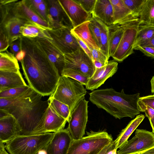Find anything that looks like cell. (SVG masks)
I'll return each mask as SVG.
<instances>
[{
	"instance_id": "6da1fadb",
	"label": "cell",
	"mask_w": 154,
	"mask_h": 154,
	"mask_svg": "<svg viewBox=\"0 0 154 154\" xmlns=\"http://www.w3.org/2000/svg\"><path fill=\"white\" fill-rule=\"evenodd\" d=\"M21 49L26 52L20 61L28 85L43 97L51 96L61 76L36 38L21 37Z\"/></svg>"
},
{
	"instance_id": "7a4b0ae2",
	"label": "cell",
	"mask_w": 154,
	"mask_h": 154,
	"mask_svg": "<svg viewBox=\"0 0 154 154\" xmlns=\"http://www.w3.org/2000/svg\"><path fill=\"white\" fill-rule=\"evenodd\" d=\"M30 88L21 96L11 99L0 98V109L16 119L17 136H27L45 133L42 118L48 106V100Z\"/></svg>"
},
{
	"instance_id": "3957f363",
	"label": "cell",
	"mask_w": 154,
	"mask_h": 154,
	"mask_svg": "<svg viewBox=\"0 0 154 154\" xmlns=\"http://www.w3.org/2000/svg\"><path fill=\"white\" fill-rule=\"evenodd\" d=\"M89 94V100L93 104L116 119L133 118L140 113L138 105L139 93L127 94L107 88L93 91Z\"/></svg>"
},
{
	"instance_id": "277c9868",
	"label": "cell",
	"mask_w": 154,
	"mask_h": 154,
	"mask_svg": "<svg viewBox=\"0 0 154 154\" xmlns=\"http://www.w3.org/2000/svg\"><path fill=\"white\" fill-rule=\"evenodd\" d=\"M14 2L4 0L0 3V34L8 38L10 44L22 36L21 27L31 22L18 11Z\"/></svg>"
},
{
	"instance_id": "5b68a950",
	"label": "cell",
	"mask_w": 154,
	"mask_h": 154,
	"mask_svg": "<svg viewBox=\"0 0 154 154\" xmlns=\"http://www.w3.org/2000/svg\"><path fill=\"white\" fill-rule=\"evenodd\" d=\"M54 133L17 136L5 145L10 154H37L46 147L52 138Z\"/></svg>"
},
{
	"instance_id": "8992f818",
	"label": "cell",
	"mask_w": 154,
	"mask_h": 154,
	"mask_svg": "<svg viewBox=\"0 0 154 154\" xmlns=\"http://www.w3.org/2000/svg\"><path fill=\"white\" fill-rule=\"evenodd\" d=\"M86 93L83 85L67 77L61 76L55 91L50 96L68 105L71 112L85 98Z\"/></svg>"
},
{
	"instance_id": "52a82bcc",
	"label": "cell",
	"mask_w": 154,
	"mask_h": 154,
	"mask_svg": "<svg viewBox=\"0 0 154 154\" xmlns=\"http://www.w3.org/2000/svg\"><path fill=\"white\" fill-rule=\"evenodd\" d=\"M87 135L73 140L67 154H98L113 141L112 136L105 131L87 132Z\"/></svg>"
},
{
	"instance_id": "ba28073f",
	"label": "cell",
	"mask_w": 154,
	"mask_h": 154,
	"mask_svg": "<svg viewBox=\"0 0 154 154\" xmlns=\"http://www.w3.org/2000/svg\"><path fill=\"white\" fill-rule=\"evenodd\" d=\"M88 102L85 98L83 99L71 112L67 128L73 140L80 139L85 134L88 118Z\"/></svg>"
},
{
	"instance_id": "9c48e42d",
	"label": "cell",
	"mask_w": 154,
	"mask_h": 154,
	"mask_svg": "<svg viewBox=\"0 0 154 154\" xmlns=\"http://www.w3.org/2000/svg\"><path fill=\"white\" fill-rule=\"evenodd\" d=\"M64 57L63 69L76 70L89 78L94 74L96 68L93 60L80 47L73 52L64 54Z\"/></svg>"
},
{
	"instance_id": "30bf717a",
	"label": "cell",
	"mask_w": 154,
	"mask_h": 154,
	"mask_svg": "<svg viewBox=\"0 0 154 154\" xmlns=\"http://www.w3.org/2000/svg\"><path fill=\"white\" fill-rule=\"evenodd\" d=\"M154 146V134L145 130L137 129L135 136L117 151L118 154L140 153Z\"/></svg>"
},
{
	"instance_id": "8fae6325",
	"label": "cell",
	"mask_w": 154,
	"mask_h": 154,
	"mask_svg": "<svg viewBox=\"0 0 154 154\" xmlns=\"http://www.w3.org/2000/svg\"><path fill=\"white\" fill-rule=\"evenodd\" d=\"M121 26L124 27V31L115 53L112 56L115 60L119 62L123 61L133 53L134 46L139 27L138 23Z\"/></svg>"
},
{
	"instance_id": "7c38bea8",
	"label": "cell",
	"mask_w": 154,
	"mask_h": 154,
	"mask_svg": "<svg viewBox=\"0 0 154 154\" xmlns=\"http://www.w3.org/2000/svg\"><path fill=\"white\" fill-rule=\"evenodd\" d=\"M46 1L48 6L47 21L51 29L72 28V23L59 0Z\"/></svg>"
},
{
	"instance_id": "4fadbf2b",
	"label": "cell",
	"mask_w": 154,
	"mask_h": 154,
	"mask_svg": "<svg viewBox=\"0 0 154 154\" xmlns=\"http://www.w3.org/2000/svg\"><path fill=\"white\" fill-rule=\"evenodd\" d=\"M71 29L62 28L47 29L54 42L64 54L73 52L80 47L75 38L71 34Z\"/></svg>"
},
{
	"instance_id": "5bb4252c",
	"label": "cell",
	"mask_w": 154,
	"mask_h": 154,
	"mask_svg": "<svg viewBox=\"0 0 154 154\" xmlns=\"http://www.w3.org/2000/svg\"><path fill=\"white\" fill-rule=\"evenodd\" d=\"M35 38L50 60L55 65L61 76L64 65V54L57 46L48 32L46 36Z\"/></svg>"
},
{
	"instance_id": "9a60e30c",
	"label": "cell",
	"mask_w": 154,
	"mask_h": 154,
	"mask_svg": "<svg viewBox=\"0 0 154 154\" xmlns=\"http://www.w3.org/2000/svg\"><path fill=\"white\" fill-rule=\"evenodd\" d=\"M71 21L73 28L92 18L91 14L87 13L76 0H59Z\"/></svg>"
},
{
	"instance_id": "2e32d148",
	"label": "cell",
	"mask_w": 154,
	"mask_h": 154,
	"mask_svg": "<svg viewBox=\"0 0 154 154\" xmlns=\"http://www.w3.org/2000/svg\"><path fill=\"white\" fill-rule=\"evenodd\" d=\"M118 68V63L111 60L102 67L96 68L94 74L85 86L86 89L93 91L98 88L116 72Z\"/></svg>"
},
{
	"instance_id": "e0dca14e",
	"label": "cell",
	"mask_w": 154,
	"mask_h": 154,
	"mask_svg": "<svg viewBox=\"0 0 154 154\" xmlns=\"http://www.w3.org/2000/svg\"><path fill=\"white\" fill-rule=\"evenodd\" d=\"M73 139L67 128L54 133L46 147L49 154H67Z\"/></svg>"
},
{
	"instance_id": "ac0fdd59",
	"label": "cell",
	"mask_w": 154,
	"mask_h": 154,
	"mask_svg": "<svg viewBox=\"0 0 154 154\" xmlns=\"http://www.w3.org/2000/svg\"><path fill=\"white\" fill-rule=\"evenodd\" d=\"M110 1L113 9V25L124 26L138 23L139 17L132 13L125 5L123 0Z\"/></svg>"
},
{
	"instance_id": "d6986e66",
	"label": "cell",
	"mask_w": 154,
	"mask_h": 154,
	"mask_svg": "<svg viewBox=\"0 0 154 154\" xmlns=\"http://www.w3.org/2000/svg\"><path fill=\"white\" fill-rule=\"evenodd\" d=\"M17 134V122L15 117L9 115L0 118V142L6 143Z\"/></svg>"
},
{
	"instance_id": "ffe728a7",
	"label": "cell",
	"mask_w": 154,
	"mask_h": 154,
	"mask_svg": "<svg viewBox=\"0 0 154 154\" xmlns=\"http://www.w3.org/2000/svg\"><path fill=\"white\" fill-rule=\"evenodd\" d=\"M91 15L93 18L100 19L108 26L113 24V9L110 0H97Z\"/></svg>"
},
{
	"instance_id": "44dd1931",
	"label": "cell",
	"mask_w": 154,
	"mask_h": 154,
	"mask_svg": "<svg viewBox=\"0 0 154 154\" xmlns=\"http://www.w3.org/2000/svg\"><path fill=\"white\" fill-rule=\"evenodd\" d=\"M43 127L45 133H55L64 129L67 121L54 112L49 106L42 118Z\"/></svg>"
},
{
	"instance_id": "7402d4cb",
	"label": "cell",
	"mask_w": 154,
	"mask_h": 154,
	"mask_svg": "<svg viewBox=\"0 0 154 154\" xmlns=\"http://www.w3.org/2000/svg\"><path fill=\"white\" fill-rule=\"evenodd\" d=\"M15 3L20 12L26 19L45 29H51L48 22L42 18L33 8L29 0H16Z\"/></svg>"
},
{
	"instance_id": "603a6c76",
	"label": "cell",
	"mask_w": 154,
	"mask_h": 154,
	"mask_svg": "<svg viewBox=\"0 0 154 154\" xmlns=\"http://www.w3.org/2000/svg\"><path fill=\"white\" fill-rule=\"evenodd\" d=\"M27 85L20 70L17 72L0 71V92Z\"/></svg>"
},
{
	"instance_id": "cb8c5ba5",
	"label": "cell",
	"mask_w": 154,
	"mask_h": 154,
	"mask_svg": "<svg viewBox=\"0 0 154 154\" xmlns=\"http://www.w3.org/2000/svg\"><path fill=\"white\" fill-rule=\"evenodd\" d=\"M144 118L145 116L143 114L137 116L134 119L129 122L125 128L122 130L117 138L113 141L116 149L120 148L124 145Z\"/></svg>"
},
{
	"instance_id": "d4e9b609",
	"label": "cell",
	"mask_w": 154,
	"mask_h": 154,
	"mask_svg": "<svg viewBox=\"0 0 154 154\" xmlns=\"http://www.w3.org/2000/svg\"><path fill=\"white\" fill-rule=\"evenodd\" d=\"M89 21L85 22L71 29L72 34L77 36L89 48L100 49L93 38L89 28Z\"/></svg>"
},
{
	"instance_id": "484cf974",
	"label": "cell",
	"mask_w": 154,
	"mask_h": 154,
	"mask_svg": "<svg viewBox=\"0 0 154 154\" xmlns=\"http://www.w3.org/2000/svg\"><path fill=\"white\" fill-rule=\"evenodd\" d=\"M0 71L17 72L20 70L16 57L7 50L0 53Z\"/></svg>"
},
{
	"instance_id": "4316f807",
	"label": "cell",
	"mask_w": 154,
	"mask_h": 154,
	"mask_svg": "<svg viewBox=\"0 0 154 154\" xmlns=\"http://www.w3.org/2000/svg\"><path fill=\"white\" fill-rule=\"evenodd\" d=\"M138 24L154 27V0H146L140 12Z\"/></svg>"
},
{
	"instance_id": "83f0119b",
	"label": "cell",
	"mask_w": 154,
	"mask_h": 154,
	"mask_svg": "<svg viewBox=\"0 0 154 154\" xmlns=\"http://www.w3.org/2000/svg\"><path fill=\"white\" fill-rule=\"evenodd\" d=\"M109 56L110 57L115 53L123 34L125 28L118 25L109 26Z\"/></svg>"
},
{
	"instance_id": "f1b7e54d",
	"label": "cell",
	"mask_w": 154,
	"mask_h": 154,
	"mask_svg": "<svg viewBox=\"0 0 154 154\" xmlns=\"http://www.w3.org/2000/svg\"><path fill=\"white\" fill-rule=\"evenodd\" d=\"M48 106L57 115L65 119L67 122L71 114L69 106L50 96L48 99Z\"/></svg>"
},
{
	"instance_id": "f546056e",
	"label": "cell",
	"mask_w": 154,
	"mask_h": 154,
	"mask_svg": "<svg viewBox=\"0 0 154 154\" xmlns=\"http://www.w3.org/2000/svg\"><path fill=\"white\" fill-rule=\"evenodd\" d=\"M99 23L101 30L100 45V47L102 51L109 59V26L99 19L95 18Z\"/></svg>"
},
{
	"instance_id": "4dcf8cb0",
	"label": "cell",
	"mask_w": 154,
	"mask_h": 154,
	"mask_svg": "<svg viewBox=\"0 0 154 154\" xmlns=\"http://www.w3.org/2000/svg\"><path fill=\"white\" fill-rule=\"evenodd\" d=\"M154 35V27L146 26H140L134 43V48L150 39Z\"/></svg>"
},
{
	"instance_id": "1f68e13d",
	"label": "cell",
	"mask_w": 154,
	"mask_h": 154,
	"mask_svg": "<svg viewBox=\"0 0 154 154\" xmlns=\"http://www.w3.org/2000/svg\"><path fill=\"white\" fill-rule=\"evenodd\" d=\"M46 29L33 22H30L22 26L20 29V33L22 36L35 38L38 37L40 34Z\"/></svg>"
},
{
	"instance_id": "d6a6232c",
	"label": "cell",
	"mask_w": 154,
	"mask_h": 154,
	"mask_svg": "<svg viewBox=\"0 0 154 154\" xmlns=\"http://www.w3.org/2000/svg\"><path fill=\"white\" fill-rule=\"evenodd\" d=\"M30 88L28 85L3 91L0 92V98L11 99L16 98L23 94Z\"/></svg>"
},
{
	"instance_id": "836d02e7",
	"label": "cell",
	"mask_w": 154,
	"mask_h": 154,
	"mask_svg": "<svg viewBox=\"0 0 154 154\" xmlns=\"http://www.w3.org/2000/svg\"><path fill=\"white\" fill-rule=\"evenodd\" d=\"M61 76L67 77L85 86L89 79V77L76 70L70 69H63Z\"/></svg>"
},
{
	"instance_id": "e575fe53",
	"label": "cell",
	"mask_w": 154,
	"mask_h": 154,
	"mask_svg": "<svg viewBox=\"0 0 154 154\" xmlns=\"http://www.w3.org/2000/svg\"><path fill=\"white\" fill-rule=\"evenodd\" d=\"M126 7L135 16L139 17L146 0H123Z\"/></svg>"
},
{
	"instance_id": "d590c367",
	"label": "cell",
	"mask_w": 154,
	"mask_h": 154,
	"mask_svg": "<svg viewBox=\"0 0 154 154\" xmlns=\"http://www.w3.org/2000/svg\"><path fill=\"white\" fill-rule=\"evenodd\" d=\"M89 26L93 38L100 48L101 30L100 25L95 18H92L89 21Z\"/></svg>"
},
{
	"instance_id": "8d00e7d4",
	"label": "cell",
	"mask_w": 154,
	"mask_h": 154,
	"mask_svg": "<svg viewBox=\"0 0 154 154\" xmlns=\"http://www.w3.org/2000/svg\"><path fill=\"white\" fill-rule=\"evenodd\" d=\"M30 4L36 12L42 18L47 21L48 6L47 1L43 0L41 3L38 4L32 5Z\"/></svg>"
},
{
	"instance_id": "74e56055",
	"label": "cell",
	"mask_w": 154,
	"mask_h": 154,
	"mask_svg": "<svg viewBox=\"0 0 154 154\" xmlns=\"http://www.w3.org/2000/svg\"><path fill=\"white\" fill-rule=\"evenodd\" d=\"M91 52L92 60L99 61L106 65L109 61L107 56L100 49H93L91 50Z\"/></svg>"
},
{
	"instance_id": "f35d334b",
	"label": "cell",
	"mask_w": 154,
	"mask_h": 154,
	"mask_svg": "<svg viewBox=\"0 0 154 154\" xmlns=\"http://www.w3.org/2000/svg\"><path fill=\"white\" fill-rule=\"evenodd\" d=\"M84 9L88 13L92 14L97 0H76Z\"/></svg>"
},
{
	"instance_id": "ab89813d",
	"label": "cell",
	"mask_w": 154,
	"mask_h": 154,
	"mask_svg": "<svg viewBox=\"0 0 154 154\" xmlns=\"http://www.w3.org/2000/svg\"><path fill=\"white\" fill-rule=\"evenodd\" d=\"M138 109L140 112H144L149 119L154 117V109L147 105L138 102Z\"/></svg>"
},
{
	"instance_id": "60d3db41",
	"label": "cell",
	"mask_w": 154,
	"mask_h": 154,
	"mask_svg": "<svg viewBox=\"0 0 154 154\" xmlns=\"http://www.w3.org/2000/svg\"><path fill=\"white\" fill-rule=\"evenodd\" d=\"M9 47L10 52L16 56L21 49V37L11 42Z\"/></svg>"
},
{
	"instance_id": "b9f144b4",
	"label": "cell",
	"mask_w": 154,
	"mask_h": 154,
	"mask_svg": "<svg viewBox=\"0 0 154 154\" xmlns=\"http://www.w3.org/2000/svg\"><path fill=\"white\" fill-rule=\"evenodd\" d=\"M138 102L154 109V94L140 97Z\"/></svg>"
},
{
	"instance_id": "7bdbcfd3",
	"label": "cell",
	"mask_w": 154,
	"mask_h": 154,
	"mask_svg": "<svg viewBox=\"0 0 154 154\" xmlns=\"http://www.w3.org/2000/svg\"><path fill=\"white\" fill-rule=\"evenodd\" d=\"M134 49L139 50L145 55L154 59V48L137 46Z\"/></svg>"
},
{
	"instance_id": "ee69618b",
	"label": "cell",
	"mask_w": 154,
	"mask_h": 154,
	"mask_svg": "<svg viewBox=\"0 0 154 154\" xmlns=\"http://www.w3.org/2000/svg\"><path fill=\"white\" fill-rule=\"evenodd\" d=\"M98 154H118L113 141L105 147Z\"/></svg>"
},
{
	"instance_id": "f6af8a7d",
	"label": "cell",
	"mask_w": 154,
	"mask_h": 154,
	"mask_svg": "<svg viewBox=\"0 0 154 154\" xmlns=\"http://www.w3.org/2000/svg\"><path fill=\"white\" fill-rule=\"evenodd\" d=\"M0 52L6 51L10 45L8 39L6 36L2 34H0Z\"/></svg>"
},
{
	"instance_id": "bcb514c9",
	"label": "cell",
	"mask_w": 154,
	"mask_h": 154,
	"mask_svg": "<svg viewBox=\"0 0 154 154\" xmlns=\"http://www.w3.org/2000/svg\"><path fill=\"white\" fill-rule=\"evenodd\" d=\"M72 35L75 38L80 47L84 50L87 55L92 60V53L89 48L83 41H82L77 36L74 35Z\"/></svg>"
},
{
	"instance_id": "7dc6e473",
	"label": "cell",
	"mask_w": 154,
	"mask_h": 154,
	"mask_svg": "<svg viewBox=\"0 0 154 154\" xmlns=\"http://www.w3.org/2000/svg\"><path fill=\"white\" fill-rule=\"evenodd\" d=\"M138 46L154 48V35L149 40Z\"/></svg>"
},
{
	"instance_id": "c3c4849f",
	"label": "cell",
	"mask_w": 154,
	"mask_h": 154,
	"mask_svg": "<svg viewBox=\"0 0 154 154\" xmlns=\"http://www.w3.org/2000/svg\"><path fill=\"white\" fill-rule=\"evenodd\" d=\"M25 55V51L24 50L21 49V50L17 54L15 57L17 60L20 61L23 60Z\"/></svg>"
},
{
	"instance_id": "681fc988",
	"label": "cell",
	"mask_w": 154,
	"mask_h": 154,
	"mask_svg": "<svg viewBox=\"0 0 154 154\" xmlns=\"http://www.w3.org/2000/svg\"><path fill=\"white\" fill-rule=\"evenodd\" d=\"M0 154H10L6 150L4 143L0 142Z\"/></svg>"
},
{
	"instance_id": "f907efd6",
	"label": "cell",
	"mask_w": 154,
	"mask_h": 154,
	"mask_svg": "<svg viewBox=\"0 0 154 154\" xmlns=\"http://www.w3.org/2000/svg\"><path fill=\"white\" fill-rule=\"evenodd\" d=\"M139 154H154V146L140 152Z\"/></svg>"
},
{
	"instance_id": "816d5d0a",
	"label": "cell",
	"mask_w": 154,
	"mask_h": 154,
	"mask_svg": "<svg viewBox=\"0 0 154 154\" xmlns=\"http://www.w3.org/2000/svg\"><path fill=\"white\" fill-rule=\"evenodd\" d=\"M93 62L95 68H100L105 66L103 63L98 61L94 60L93 61Z\"/></svg>"
},
{
	"instance_id": "f5cc1de1",
	"label": "cell",
	"mask_w": 154,
	"mask_h": 154,
	"mask_svg": "<svg viewBox=\"0 0 154 154\" xmlns=\"http://www.w3.org/2000/svg\"><path fill=\"white\" fill-rule=\"evenodd\" d=\"M151 91L152 93L154 94V75L152 78L151 81Z\"/></svg>"
},
{
	"instance_id": "db71d44e",
	"label": "cell",
	"mask_w": 154,
	"mask_h": 154,
	"mask_svg": "<svg viewBox=\"0 0 154 154\" xmlns=\"http://www.w3.org/2000/svg\"><path fill=\"white\" fill-rule=\"evenodd\" d=\"M152 128V132L154 133V117L149 119Z\"/></svg>"
},
{
	"instance_id": "11a10c76",
	"label": "cell",
	"mask_w": 154,
	"mask_h": 154,
	"mask_svg": "<svg viewBox=\"0 0 154 154\" xmlns=\"http://www.w3.org/2000/svg\"><path fill=\"white\" fill-rule=\"evenodd\" d=\"M46 147L40 151L37 154H49L47 151Z\"/></svg>"
},
{
	"instance_id": "9f6ffc18",
	"label": "cell",
	"mask_w": 154,
	"mask_h": 154,
	"mask_svg": "<svg viewBox=\"0 0 154 154\" xmlns=\"http://www.w3.org/2000/svg\"><path fill=\"white\" fill-rule=\"evenodd\" d=\"M140 153H132L131 154H139Z\"/></svg>"
}]
</instances>
